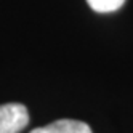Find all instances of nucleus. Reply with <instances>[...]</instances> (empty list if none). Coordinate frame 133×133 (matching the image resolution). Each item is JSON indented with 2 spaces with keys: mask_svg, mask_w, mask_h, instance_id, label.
<instances>
[{
  "mask_svg": "<svg viewBox=\"0 0 133 133\" xmlns=\"http://www.w3.org/2000/svg\"><path fill=\"white\" fill-rule=\"evenodd\" d=\"M27 123H29V112L24 104H0V133H19Z\"/></svg>",
  "mask_w": 133,
  "mask_h": 133,
  "instance_id": "obj_1",
  "label": "nucleus"
},
{
  "mask_svg": "<svg viewBox=\"0 0 133 133\" xmlns=\"http://www.w3.org/2000/svg\"><path fill=\"white\" fill-rule=\"evenodd\" d=\"M31 133H91V128L85 122L74 119H61L45 127L34 128Z\"/></svg>",
  "mask_w": 133,
  "mask_h": 133,
  "instance_id": "obj_2",
  "label": "nucleus"
},
{
  "mask_svg": "<svg viewBox=\"0 0 133 133\" xmlns=\"http://www.w3.org/2000/svg\"><path fill=\"white\" fill-rule=\"evenodd\" d=\"M87 3L96 13H111L119 10L125 3V0H87Z\"/></svg>",
  "mask_w": 133,
  "mask_h": 133,
  "instance_id": "obj_3",
  "label": "nucleus"
}]
</instances>
